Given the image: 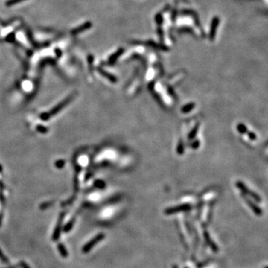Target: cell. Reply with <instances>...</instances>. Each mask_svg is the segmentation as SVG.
Listing matches in <instances>:
<instances>
[{"label":"cell","mask_w":268,"mask_h":268,"mask_svg":"<svg viewBox=\"0 0 268 268\" xmlns=\"http://www.w3.org/2000/svg\"><path fill=\"white\" fill-rule=\"evenodd\" d=\"M198 128H199V125H196L195 127H194V128L192 130V131H191V133H190L189 135H188V138H194V137L196 135V134H197V130H198Z\"/></svg>","instance_id":"ac0fdd59"},{"label":"cell","mask_w":268,"mask_h":268,"mask_svg":"<svg viewBox=\"0 0 268 268\" xmlns=\"http://www.w3.org/2000/svg\"><path fill=\"white\" fill-rule=\"evenodd\" d=\"M236 185H237V187H238V188H240V189L241 190V191H243L244 194H248V195H249L250 197H252V198H253L255 200H256L257 202H260V201H261V198H260L259 196H258L257 194H255V193L249 191V188H248L247 187H246V185L243 183V182L238 181V182H236Z\"/></svg>","instance_id":"8992f818"},{"label":"cell","mask_w":268,"mask_h":268,"mask_svg":"<svg viewBox=\"0 0 268 268\" xmlns=\"http://www.w3.org/2000/svg\"><path fill=\"white\" fill-rule=\"evenodd\" d=\"M265 268H268V267H265Z\"/></svg>","instance_id":"f546056e"},{"label":"cell","mask_w":268,"mask_h":268,"mask_svg":"<svg viewBox=\"0 0 268 268\" xmlns=\"http://www.w3.org/2000/svg\"><path fill=\"white\" fill-rule=\"evenodd\" d=\"M219 23H220V19H219L218 16H214L212 20H211L209 31V39L211 41L215 39V35L216 33H217V29L218 28Z\"/></svg>","instance_id":"5b68a950"},{"label":"cell","mask_w":268,"mask_h":268,"mask_svg":"<svg viewBox=\"0 0 268 268\" xmlns=\"http://www.w3.org/2000/svg\"><path fill=\"white\" fill-rule=\"evenodd\" d=\"M8 268H17V267H16V266H13V267H8Z\"/></svg>","instance_id":"4316f807"},{"label":"cell","mask_w":268,"mask_h":268,"mask_svg":"<svg viewBox=\"0 0 268 268\" xmlns=\"http://www.w3.org/2000/svg\"><path fill=\"white\" fill-rule=\"evenodd\" d=\"M91 27H92V22H85V23L80 25V26L77 27V28H75L74 29H73L72 31H71V34L76 35V34H77L82 33V32H83V31H86V30L89 29Z\"/></svg>","instance_id":"52a82bcc"},{"label":"cell","mask_w":268,"mask_h":268,"mask_svg":"<svg viewBox=\"0 0 268 268\" xmlns=\"http://www.w3.org/2000/svg\"><path fill=\"white\" fill-rule=\"evenodd\" d=\"M191 206L190 205H188V204H182V205H176V206L170 207V208H167V209L165 210V213L166 214L170 215V214L180 212V211H188V210L191 209Z\"/></svg>","instance_id":"277c9868"},{"label":"cell","mask_w":268,"mask_h":268,"mask_svg":"<svg viewBox=\"0 0 268 268\" xmlns=\"http://www.w3.org/2000/svg\"><path fill=\"white\" fill-rule=\"evenodd\" d=\"M1 170H2V168H1V165H0V172L1 171Z\"/></svg>","instance_id":"83f0119b"},{"label":"cell","mask_w":268,"mask_h":268,"mask_svg":"<svg viewBox=\"0 0 268 268\" xmlns=\"http://www.w3.org/2000/svg\"><path fill=\"white\" fill-rule=\"evenodd\" d=\"M194 107V103H188L187 105L184 106L182 108V112H188Z\"/></svg>","instance_id":"5bb4252c"},{"label":"cell","mask_w":268,"mask_h":268,"mask_svg":"<svg viewBox=\"0 0 268 268\" xmlns=\"http://www.w3.org/2000/svg\"><path fill=\"white\" fill-rule=\"evenodd\" d=\"M20 266L22 268H31L28 265V264H26V263L25 262V261H21Z\"/></svg>","instance_id":"d4e9b609"},{"label":"cell","mask_w":268,"mask_h":268,"mask_svg":"<svg viewBox=\"0 0 268 268\" xmlns=\"http://www.w3.org/2000/svg\"><path fill=\"white\" fill-rule=\"evenodd\" d=\"M14 38H15L14 34H10L8 35V36H7V39L8 41H10V42H11L12 40H13V39H14Z\"/></svg>","instance_id":"cb8c5ba5"},{"label":"cell","mask_w":268,"mask_h":268,"mask_svg":"<svg viewBox=\"0 0 268 268\" xmlns=\"http://www.w3.org/2000/svg\"><path fill=\"white\" fill-rule=\"evenodd\" d=\"M36 130H37L38 132H39L41 133H46L48 132V129L46 127H44V126L39 125V124L36 126Z\"/></svg>","instance_id":"e0dca14e"},{"label":"cell","mask_w":268,"mask_h":268,"mask_svg":"<svg viewBox=\"0 0 268 268\" xmlns=\"http://www.w3.org/2000/svg\"><path fill=\"white\" fill-rule=\"evenodd\" d=\"M98 72L101 74V75H103V77H105L106 78H107L109 81L113 82V83H115V82L117 81V78L115 77V76L112 75V74H110V73L106 71L105 70H103V68H98Z\"/></svg>","instance_id":"9c48e42d"},{"label":"cell","mask_w":268,"mask_h":268,"mask_svg":"<svg viewBox=\"0 0 268 268\" xmlns=\"http://www.w3.org/2000/svg\"><path fill=\"white\" fill-rule=\"evenodd\" d=\"M23 1H25V0H7L5 2V5L7 6V7H10V6L13 5V4L20 3Z\"/></svg>","instance_id":"2e32d148"},{"label":"cell","mask_w":268,"mask_h":268,"mask_svg":"<svg viewBox=\"0 0 268 268\" xmlns=\"http://www.w3.org/2000/svg\"><path fill=\"white\" fill-rule=\"evenodd\" d=\"M0 226H1V218H0Z\"/></svg>","instance_id":"f1b7e54d"},{"label":"cell","mask_w":268,"mask_h":268,"mask_svg":"<svg viewBox=\"0 0 268 268\" xmlns=\"http://www.w3.org/2000/svg\"><path fill=\"white\" fill-rule=\"evenodd\" d=\"M65 165V161L63 159H60V160H57L55 162V165L57 168H62Z\"/></svg>","instance_id":"7402d4cb"},{"label":"cell","mask_w":268,"mask_h":268,"mask_svg":"<svg viewBox=\"0 0 268 268\" xmlns=\"http://www.w3.org/2000/svg\"><path fill=\"white\" fill-rule=\"evenodd\" d=\"M246 202H247L248 205H249V207L252 208V210L253 211V212L255 213V214H256L257 215H261V214H262V211H261V209L258 206V205H256V204H254L253 202H251L250 200H247V199H246Z\"/></svg>","instance_id":"8fae6325"},{"label":"cell","mask_w":268,"mask_h":268,"mask_svg":"<svg viewBox=\"0 0 268 268\" xmlns=\"http://www.w3.org/2000/svg\"><path fill=\"white\" fill-rule=\"evenodd\" d=\"M74 98V95H70L69 96L67 97L66 99H64L63 101L60 102V103L57 105V106H54L52 109L49 111L48 112H44V113L41 114L40 115V118L42 120H44V121H46V120H48L51 116L53 115H56L57 113H58L60 110L63 109V107L68 105L71 100H73V98Z\"/></svg>","instance_id":"6da1fadb"},{"label":"cell","mask_w":268,"mask_h":268,"mask_svg":"<svg viewBox=\"0 0 268 268\" xmlns=\"http://www.w3.org/2000/svg\"><path fill=\"white\" fill-rule=\"evenodd\" d=\"M74 222H75V219L74 218L71 219V220H70L69 221L63 226L62 229H63V231L65 232V233H67V232H68L69 231H71V229L73 228V226H74Z\"/></svg>","instance_id":"4fadbf2b"},{"label":"cell","mask_w":268,"mask_h":268,"mask_svg":"<svg viewBox=\"0 0 268 268\" xmlns=\"http://www.w3.org/2000/svg\"><path fill=\"white\" fill-rule=\"evenodd\" d=\"M204 237H205V241L207 242V243H208V246H210V248H211V249H212L213 252H217V250H218V247H217V245L215 244V243H214V241H213V240H211V237H210L209 234H208L207 232H204Z\"/></svg>","instance_id":"ba28073f"},{"label":"cell","mask_w":268,"mask_h":268,"mask_svg":"<svg viewBox=\"0 0 268 268\" xmlns=\"http://www.w3.org/2000/svg\"><path fill=\"white\" fill-rule=\"evenodd\" d=\"M155 19H156V22H157V23L159 24V25H161V24L162 23V21H163L162 15L161 14V13H158V14H156Z\"/></svg>","instance_id":"44dd1931"},{"label":"cell","mask_w":268,"mask_h":268,"mask_svg":"<svg viewBox=\"0 0 268 268\" xmlns=\"http://www.w3.org/2000/svg\"><path fill=\"white\" fill-rule=\"evenodd\" d=\"M237 130H238V131L241 133H244L247 131V129H246V127L242 124H237Z\"/></svg>","instance_id":"ffe728a7"},{"label":"cell","mask_w":268,"mask_h":268,"mask_svg":"<svg viewBox=\"0 0 268 268\" xmlns=\"http://www.w3.org/2000/svg\"><path fill=\"white\" fill-rule=\"evenodd\" d=\"M0 260H1V261H2L4 264H8L9 263V260L7 259V257H6L4 254H3V252H1V249H0Z\"/></svg>","instance_id":"d6986e66"},{"label":"cell","mask_w":268,"mask_h":268,"mask_svg":"<svg viewBox=\"0 0 268 268\" xmlns=\"http://www.w3.org/2000/svg\"><path fill=\"white\" fill-rule=\"evenodd\" d=\"M57 249H58L59 252H60V254L63 258H67L68 257V251H67L66 246H64L63 243H59L57 244Z\"/></svg>","instance_id":"7c38bea8"},{"label":"cell","mask_w":268,"mask_h":268,"mask_svg":"<svg viewBox=\"0 0 268 268\" xmlns=\"http://www.w3.org/2000/svg\"><path fill=\"white\" fill-rule=\"evenodd\" d=\"M185 268H187V267H185Z\"/></svg>","instance_id":"4dcf8cb0"},{"label":"cell","mask_w":268,"mask_h":268,"mask_svg":"<svg viewBox=\"0 0 268 268\" xmlns=\"http://www.w3.org/2000/svg\"><path fill=\"white\" fill-rule=\"evenodd\" d=\"M63 218H64V213H61V214L59 215L58 220H57V224H56V227L55 229H54V232H53L52 234V237H51V239H52L53 241H57V240H58V239L60 238V233H61L62 230V223H63Z\"/></svg>","instance_id":"3957f363"},{"label":"cell","mask_w":268,"mask_h":268,"mask_svg":"<svg viewBox=\"0 0 268 268\" xmlns=\"http://www.w3.org/2000/svg\"><path fill=\"white\" fill-rule=\"evenodd\" d=\"M104 237H105V234L103 233L98 234L96 236H95V237H94L92 240H90L89 241H88L87 243H86V244L83 246V248H82V252H83V253H87V252H89V251L92 249V247H93L94 246H95V245H96L98 242L101 241L102 240H103V238H104Z\"/></svg>","instance_id":"7a4b0ae2"},{"label":"cell","mask_w":268,"mask_h":268,"mask_svg":"<svg viewBox=\"0 0 268 268\" xmlns=\"http://www.w3.org/2000/svg\"><path fill=\"white\" fill-rule=\"evenodd\" d=\"M124 52V49L123 48H119V49L117 50L114 54H112L110 57H109V63H114L117 60V59Z\"/></svg>","instance_id":"30bf717a"},{"label":"cell","mask_w":268,"mask_h":268,"mask_svg":"<svg viewBox=\"0 0 268 268\" xmlns=\"http://www.w3.org/2000/svg\"><path fill=\"white\" fill-rule=\"evenodd\" d=\"M249 138H250V139H252V140H255V138H256V135H255V134L253 133H249Z\"/></svg>","instance_id":"484cf974"},{"label":"cell","mask_w":268,"mask_h":268,"mask_svg":"<svg viewBox=\"0 0 268 268\" xmlns=\"http://www.w3.org/2000/svg\"><path fill=\"white\" fill-rule=\"evenodd\" d=\"M53 204H54V201H48V202H42V203L39 205V208L42 210L46 209V208H48V207L51 206Z\"/></svg>","instance_id":"9a60e30c"},{"label":"cell","mask_w":268,"mask_h":268,"mask_svg":"<svg viewBox=\"0 0 268 268\" xmlns=\"http://www.w3.org/2000/svg\"><path fill=\"white\" fill-rule=\"evenodd\" d=\"M95 185L96 187H98V188H102L105 186V183H104V182H103V181H101V180H97L96 182H95Z\"/></svg>","instance_id":"603a6c76"}]
</instances>
